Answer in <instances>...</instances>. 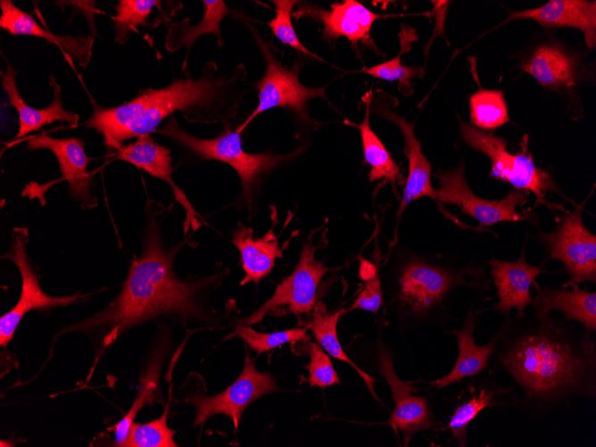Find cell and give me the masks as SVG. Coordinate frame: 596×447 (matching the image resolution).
I'll use <instances>...</instances> for the list:
<instances>
[{"instance_id": "obj_30", "label": "cell", "mask_w": 596, "mask_h": 447, "mask_svg": "<svg viewBox=\"0 0 596 447\" xmlns=\"http://www.w3.org/2000/svg\"><path fill=\"white\" fill-rule=\"evenodd\" d=\"M470 120L476 128L493 130L509 120L508 107L500 90L480 89L469 97Z\"/></svg>"}, {"instance_id": "obj_19", "label": "cell", "mask_w": 596, "mask_h": 447, "mask_svg": "<svg viewBox=\"0 0 596 447\" xmlns=\"http://www.w3.org/2000/svg\"><path fill=\"white\" fill-rule=\"evenodd\" d=\"M376 112L379 116L394 123L401 130L404 140L403 153L408 159L409 170L401 203L397 210L399 222L404 210L410 203L424 196L434 198L435 188L431 183V164L422 151L420 142L415 136L413 123L409 122L403 116L384 103H380Z\"/></svg>"}, {"instance_id": "obj_33", "label": "cell", "mask_w": 596, "mask_h": 447, "mask_svg": "<svg viewBox=\"0 0 596 447\" xmlns=\"http://www.w3.org/2000/svg\"><path fill=\"white\" fill-rule=\"evenodd\" d=\"M160 5L158 0H120L115 6L116 15L112 17L115 41L124 44L131 31L148 24L153 8Z\"/></svg>"}, {"instance_id": "obj_6", "label": "cell", "mask_w": 596, "mask_h": 447, "mask_svg": "<svg viewBox=\"0 0 596 447\" xmlns=\"http://www.w3.org/2000/svg\"><path fill=\"white\" fill-rule=\"evenodd\" d=\"M156 132L179 143L203 160H215L230 165L240 178L242 195L247 201L261 174L271 171L301 151L298 149L287 154L249 153L243 150L241 132L236 129L227 130L212 139H203L184 130L174 118Z\"/></svg>"}, {"instance_id": "obj_14", "label": "cell", "mask_w": 596, "mask_h": 447, "mask_svg": "<svg viewBox=\"0 0 596 447\" xmlns=\"http://www.w3.org/2000/svg\"><path fill=\"white\" fill-rule=\"evenodd\" d=\"M526 247L522 248L520 256L513 261H504L492 257L486 261L490 269L493 284L495 286L498 302L491 308L504 317L509 316L515 308L516 319L526 316V309L532 305V285L535 286L536 277L546 272L541 265H531L526 260Z\"/></svg>"}, {"instance_id": "obj_15", "label": "cell", "mask_w": 596, "mask_h": 447, "mask_svg": "<svg viewBox=\"0 0 596 447\" xmlns=\"http://www.w3.org/2000/svg\"><path fill=\"white\" fill-rule=\"evenodd\" d=\"M84 146L83 141L79 138H56L45 133L29 137L27 140L29 150L47 149L55 155L70 195L79 203L82 209L88 210L97 205V200L91 192L93 177L87 171L90 159Z\"/></svg>"}, {"instance_id": "obj_17", "label": "cell", "mask_w": 596, "mask_h": 447, "mask_svg": "<svg viewBox=\"0 0 596 447\" xmlns=\"http://www.w3.org/2000/svg\"><path fill=\"white\" fill-rule=\"evenodd\" d=\"M116 158L165 181L171 187L176 201L186 212L185 233L188 231L189 227L194 229L200 227L198 213L172 178L173 168L170 149L156 143L150 134H145L138 137L134 143L121 145L117 150Z\"/></svg>"}, {"instance_id": "obj_36", "label": "cell", "mask_w": 596, "mask_h": 447, "mask_svg": "<svg viewBox=\"0 0 596 447\" xmlns=\"http://www.w3.org/2000/svg\"><path fill=\"white\" fill-rule=\"evenodd\" d=\"M276 6L275 17L268 22L273 35L286 46H289L305 54L319 57L306 48L300 41L291 21L292 11L298 3L296 0H273Z\"/></svg>"}, {"instance_id": "obj_28", "label": "cell", "mask_w": 596, "mask_h": 447, "mask_svg": "<svg viewBox=\"0 0 596 447\" xmlns=\"http://www.w3.org/2000/svg\"><path fill=\"white\" fill-rule=\"evenodd\" d=\"M346 313L345 309H341L333 313L327 311L326 305L323 302H318L313 308V315L311 321L307 326L312 331L314 337L318 344L332 357L338 360L344 361L350 366L359 376L363 379L368 391L373 397L378 400L375 390L374 384L376 380L360 369L344 351L338 336H337V323L339 319Z\"/></svg>"}, {"instance_id": "obj_2", "label": "cell", "mask_w": 596, "mask_h": 447, "mask_svg": "<svg viewBox=\"0 0 596 447\" xmlns=\"http://www.w3.org/2000/svg\"><path fill=\"white\" fill-rule=\"evenodd\" d=\"M173 256L174 252L164 248L156 225L151 223L143 252L132 261L119 294L104 309L64 332L101 328L106 331L105 347L128 328L161 315L184 320L206 318L196 297L209 280L179 279L173 270Z\"/></svg>"}, {"instance_id": "obj_25", "label": "cell", "mask_w": 596, "mask_h": 447, "mask_svg": "<svg viewBox=\"0 0 596 447\" xmlns=\"http://www.w3.org/2000/svg\"><path fill=\"white\" fill-rule=\"evenodd\" d=\"M521 68L550 89L574 87L579 79L577 59L555 44L536 47Z\"/></svg>"}, {"instance_id": "obj_34", "label": "cell", "mask_w": 596, "mask_h": 447, "mask_svg": "<svg viewBox=\"0 0 596 447\" xmlns=\"http://www.w3.org/2000/svg\"><path fill=\"white\" fill-rule=\"evenodd\" d=\"M168 409L161 416L148 423L131 425L128 438L124 443L126 447H176L178 446L173 440L175 430L169 427Z\"/></svg>"}, {"instance_id": "obj_29", "label": "cell", "mask_w": 596, "mask_h": 447, "mask_svg": "<svg viewBox=\"0 0 596 447\" xmlns=\"http://www.w3.org/2000/svg\"><path fill=\"white\" fill-rule=\"evenodd\" d=\"M204 12L200 23L191 26L187 19L170 26L166 37V48L175 51L186 46L187 54L194 42L203 34H213L220 40V21L227 15L228 8L222 0H203Z\"/></svg>"}, {"instance_id": "obj_39", "label": "cell", "mask_w": 596, "mask_h": 447, "mask_svg": "<svg viewBox=\"0 0 596 447\" xmlns=\"http://www.w3.org/2000/svg\"><path fill=\"white\" fill-rule=\"evenodd\" d=\"M431 3L434 6L433 12L435 16V27L431 40L426 46L425 52H427L432 41L435 39V37L437 36L443 37L444 19L446 17L447 8L450 4V1H431Z\"/></svg>"}, {"instance_id": "obj_37", "label": "cell", "mask_w": 596, "mask_h": 447, "mask_svg": "<svg viewBox=\"0 0 596 447\" xmlns=\"http://www.w3.org/2000/svg\"><path fill=\"white\" fill-rule=\"evenodd\" d=\"M306 352L310 356V363L305 366L309 371L307 381L310 386L325 388L341 383L334 368L329 356L318 343L307 342Z\"/></svg>"}, {"instance_id": "obj_20", "label": "cell", "mask_w": 596, "mask_h": 447, "mask_svg": "<svg viewBox=\"0 0 596 447\" xmlns=\"http://www.w3.org/2000/svg\"><path fill=\"white\" fill-rule=\"evenodd\" d=\"M0 27L12 35L41 37L54 44L73 67V62L86 68L91 60L94 38L91 36H60L44 29L28 12L10 0H1Z\"/></svg>"}, {"instance_id": "obj_32", "label": "cell", "mask_w": 596, "mask_h": 447, "mask_svg": "<svg viewBox=\"0 0 596 447\" xmlns=\"http://www.w3.org/2000/svg\"><path fill=\"white\" fill-rule=\"evenodd\" d=\"M413 34V31L409 30L406 28L403 29L399 35L401 40V50L397 56L372 67H365L361 71L365 74L385 81H398L400 90H401L404 94L410 92V81L415 77L419 76L421 69L418 67H411L401 64V56L403 53L410 50V46L414 38Z\"/></svg>"}, {"instance_id": "obj_31", "label": "cell", "mask_w": 596, "mask_h": 447, "mask_svg": "<svg viewBox=\"0 0 596 447\" xmlns=\"http://www.w3.org/2000/svg\"><path fill=\"white\" fill-rule=\"evenodd\" d=\"M161 355V352L154 354L145 377L142 378L139 393H137L132 407L126 416L113 426L116 446H124L130 426L133 424L137 412L145 405L152 403L156 398L159 390V375L163 360Z\"/></svg>"}, {"instance_id": "obj_3", "label": "cell", "mask_w": 596, "mask_h": 447, "mask_svg": "<svg viewBox=\"0 0 596 447\" xmlns=\"http://www.w3.org/2000/svg\"><path fill=\"white\" fill-rule=\"evenodd\" d=\"M486 268L474 260L458 263L439 254H419L393 246L385 273V302L401 329L445 326L459 291L481 296L492 288Z\"/></svg>"}, {"instance_id": "obj_38", "label": "cell", "mask_w": 596, "mask_h": 447, "mask_svg": "<svg viewBox=\"0 0 596 447\" xmlns=\"http://www.w3.org/2000/svg\"><path fill=\"white\" fill-rule=\"evenodd\" d=\"M384 303V290L380 278L379 268L376 275L368 280L346 313L353 310L377 312Z\"/></svg>"}, {"instance_id": "obj_22", "label": "cell", "mask_w": 596, "mask_h": 447, "mask_svg": "<svg viewBox=\"0 0 596 447\" xmlns=\"http://www.w3.org/2000/svg\"><path fill=\"white\" fill-rule=\"evenodd\" d=\"M16 75L17 71L9 63H7L5 71L1 72L3 88L8 95L10 104L18 112L20 127L16 139L55 121L67 122L71 128L78 126L79 116L65 110L62 106L61 87L53 75L49 77L50 85L54 90L53 100L47 107L43 109L33 108L25 103L16 84Z\"/></svg>"}, {"instance_id": "obj_16", "label": "cell", "mask_w": 596, "mask_h": 447, "mask_svg": "<svg viewBox=\"0 0 596 447\" xmlns=\"http://www.w3.org/2000/svg\"><path fill=\"white\" fill-rule=\"evenodd\" d=\"M475 376L463 392V399L458 403L446 427L458 446L467 445V433L470 424L485 409L513 408L512 393L509 385L501 383L491 373Z\"/></svg>"}, {"instance_id": "obj_27", "label": "cell", "mask_w": 596, "mask_h": 447, "mask_svg": "<svg viewBox=\"0 0 596 447\" xmlns=\"http://www.w3.org/2000/svg\"><path fill=\"white\" fill-rule=\"evenodd\" d=\"M365 103V116L360 123H354L345 120L344 123L356 128L360 135L364 161L370 167L368 173L369 181H384L390 183L395 189L396 184L403 182V176L385 145L373 131L369 123V113L371 105V91L367 92L363 97Z\"/></svg>"}, {"instance_id": "obj_10", "label": "cell", "mask_w": 596, "mask_h": 447, "mask_svg": "<svg viewBox=\"0 0 596 447\" xmlns=\"http://www.w3.org/2000/svg\"><path fill=\"white\" fill-rule=\"evenodd\" d=\"M257 41L265 57L267 68L262 79L256 84L259 103L236 130L242 132L259 114L275 107L288 108L302 119L307 118L306 104L313 98H326L325 87H308L301 84L299 64L286 69L277 61L269 46L257 36Z\"/></svg>"}, {"instance_id": "obj_23", "label": "cell", "mask_w": 596, "mask_h": 447, "mask_svg": "<svg viewBox=\"0 0 596 447\" xmlns=\"http://www.w3.org/2000/svg\"><path fill=\"white\" fill-rule=\"evenodd\" d=\"M313 12L324 24L323 31L327 38L344 37L354 46L361 42L375 52L377 48L370 36L372 25L377 20L390 16L375 13L355 0L334 3L329 11L316 9Z\"/></svg>"}, {"instance_id": "obj_4", "label": "cell", "mask_w": 596, "mask_h": 447, "mask_svg": "<svg viewBox=\"0 0 596 447\" xmlns=\"http://www.w3.org/2000/svg\"><path fill=\"white\" fill-rule=\"evenodd\" d=\"M223 86L220 79L202 76L177 79L160 88H147L132 100L115 107L103 108L93 102V112L83 123L103 136L108 148L118 150L127 139L156 132L161 121L174 112L186 118L207 108Z\"/></svg>"}, {"instance_id": "obj_18", "label": "cell", "mask_w": 596, "mask_h": 447, "mask_svg": "<svg viewBox=\"0 0 596 447\" xmlns=\"http://www.w3.org/2000/svg\"><path fill=\"white\" fill-rule=\"evenodd\" d=\"M531 20L546 28H573L580 30L589 48L596 46V2L550 0L545 4L523 11H509L501 23Z\"/></svg>"}, {"instance_id": "obj_24", "label": "cell", "mask_w": 596, "mask_h": 447, "mask_svg": "<svg viewBox=\"0 0 596 447\" xmlns=\"http://www.w3.org/2000/svg\"><path fill=\"white\" fill-rule=\"evenodd\" d=\"M532 306L535 312L557 310L563 319L576 322L596 333V293L577 286L544 287L536 284Z\"/></svg>"}, {"instance_id": "obj_7", "label": "cell", "mask_w": 596, "mask_h": 447, "mask_svg": "<svg viewBox=\"0 0 596 447\" xmlns=\"http://www.w3.org/2000/svg\"><path fill=\"white\" fill-rule=\"evenodd\" d=\"M584 202L561 215L556 228L539 231L536 239L548 260H557L568 276L565 286L596 283V236L583 221Z\"/></svg>"}, {"instance_id": "obj_21", "label": "cell", "mask_w": 596, "mask_h": 447, "mask_svg": "<svg viewBox=\"0 0 596 447\" xmlns=\"http://www.w3.org/2000/svg\"><path fill=\"white\" fill-rule=\"evenodd\" d=\"M476 327L477 319L473 305H470L463 327L448 331L457 338L458 356L453 368L445 376L429 382L431 388L441 389L459 383L464 378L483 373L488 368L497 344L498 335L495 333L487 343L479 345L474 336Z\"/></svg>"}, {"instance_id": "obj_1", "label": "cell", "mask_w": 596, "mask_h": 447, "mask_svg": "<svg viewBox=\"0 0 596 447\" xmlns=\"http://www.w3.org/2000/svg\"><path fill=\"white\" fill-rule=\"evenodd\" d=\"M488 371L504 377L513 408L549 417L577 399H596V333L535 312L504 321Z\"/></svg>"}, {"instance_id": "obj_26", "label": "cell", "mask_w": 596, "mask_h": 447, "mask_svg": "<svg viewBox=\"0 0 596 447\" xmlns=\"http://www.w3.org/2000/svg\"><path fill=\"white\" fill-rule=\"evenodd\" d=\"M273 227L259 238L253 237V232L249 228L242 227L234 233L233 243L239 250L245 273L240 285L259 283L272 270L275 261L283 257Z\"/></svg>"}, {"instance_id": "obj_8", "label": "cell", "mask_w": 596, "mask_h": 447, "mask_svg": "<svg viewBox=\"0 0 596 447\" xmlns=\"http://www.w3.org/2000/svg\"><path fill=\"white\" fill-rule=\"evenodd\" d=\"M435 178L438 182V187L435 189L433 200L437 203L458 206L462 213L477 220L479 226H492L505 221H527L536 224L537 219L534 213L521 212L517 210V207L526 203L528 192L515 189L500 200L481 198L468 186L463 161L452 170H438Z\"/></svg>"}, {"instance_id": "obj_11", "label": "cell", "mask_w": 596, "mask_h": 447, "mask_svg": "<svg viewBox=\"0 0 596 447\" xmlns=\"http://www.w3.org/2000/svg\"><path fill=\"white\" fill-rule=\"evenodd\" d=\"M280 391L269 372H260L247 354L239 377L223 392L214 396L194 394L189 402L195 407V426H203L212 416L229 417L236 431L244 410L255 400Z\"/></svg>"}, {"instance_id": "obj_12", "label": "cell", "mask_w": 596, "mask_h": 447, "mask_svg": "<svg viewBox=\"0 0 596 447\" xmlns=\"http://www.w3.org/2000/svg\"><path fill=\"white\" fill-rule=\"evenodd\" d=\"M315 252L316 247L311 243L303 244L294 271L277 286L273 295L263 305L243 319V324L260 323L269 311L281 306H286V310L294 315L310 312L316 303L319 284L329 271L315 259Z\"/></svg>"}, {"instance_id": "obj_5", "label": "cell", "mask_w": 596, "mask_h": 447, "mask_svg": "<svg viewBox=\"0 0 596 447\" xmlns=\"http://www.w3.org/2000/svg\"><path fill=\"white\" fill-rule=\"evenodd\" d=\"M459 120L463 141L490 159V176L492 178L507 182L517 190L533 193L536 202L540 204H545L550 209L563 210L560 205L552 204L546 200L548 192H554L566 197L559 190L550 176L535 166L531 153H527V138H524L520 152L514 154L507 150V143L504 138L479 129L460 119Z\"/></svg>"}, {"instance_id": "obj_9", "label": "cell", "mask_w": 596, "mask_h": 447, "mask_svg": "<svg viewBox=\"0 0 596 447\" xmlns=\"http://www.w3.org/2000/svg\"><path fill=\"white\" fill-rule=\"evenodd\" d=\"M28 235V228H13L10 250L2 256L15 264L21 277V290L17 303L0 318V345L4 348L12 341L18 325L28 312L71 305L84 301L88 295L54 297L46 294L27 253Z\"/></svg>"}, {"instance_id": "obj_13", "label": "cell", "mask_w": 596, "mask_h": 447, "mask_svg": "<svg viewBox=\"0 0 596 447\" xmlns=\"http://www.w3.org/2000/svg\"><path fill=\"white\" fill-rule=\"evenodd\" d=\"M379 371L390 388L394 402L387 425L397 435H401L404 445L408 446L417 433L434 429L438 422L427 397L417 394L415 386L397 376L392 355L384 346L379 351Z\"/></svg>"}, {"instance_id": "obj_35", "label": "cell", "mask_w": 596, "mask_h": 447, "mask_svg": "<svg viewBox=\"0 0 596 447\" xmlns=\"http://www.w3.org/2000/svg\"><path fill=\"white\" fill-rule=\"evenodd\" d=\"M307 327L291 328L286 330L276 331L272 333H261L252 329L249 326L237 325L235 331L228 338L238 336L242 338L247 345L254 350L258 354L279 347L287 343H295L306 340Z\"/></svg>"}]
</instances>
